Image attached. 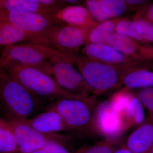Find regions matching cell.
<instances>
[{
    "label": "cell",
    "instance_id": "obj_1",
    "mask_svg": "<svg viewBox=\"0 0 153 153\" xmlns=\"http://www.w3.org/2000/svg\"><path fill=\"white\" fill-rule=\"evenodd\" d=\"M3 68L30 93L42 99L57 100L65 98L88 100L91 98L88 96L76 95L64 90L52 75L35 66L13 64Z\"/></svg>",
    "mask_w": 153,
    "mask_h": 153
},
{
    "label": "cell",
    "instance_id": "obj_2",
    "mask_svg": "<svg viewBox=\"0 0 153 153\" xmlns=\"http://www.w3.org/2000/svg\"><path fill=\"white\" fill-rule=\"evenodd\" d=\"M0 69L1 105L7 120L28 119L41 108L43 99L30 93L6 69Z\"/></svg>",
    "mask_w": 153,
    "mask_h": 153
},
{
    "label": "cell",
    "instance_id": "obj_3",
    "mask_svg": "<svg viewBox=\"0 0 153 153\" xmlns=\"http://www.w3.org/2000/svg\"><path fill=\"white\" fill-rule=\"evenodd\" d=\"M74 65L94 95H101L122 84L125 74L110 64L92 60L83 55H76Z\"/></svg>",
    "mask_w": 153,
    "mask_h": 153
},
{
    "label": "cell",
    "instance_id": "obj_4",
    "mask_svg": "<svg viewBox=\"0 0 153 153\" xmlns=\"http://www.w3.org/2000/svg\"><path fill=\"white\" fill-rule=\"evenodd\" d=\"M76 55L66 53L42 44H19L4 47L1 52V68L13 64L36 66L56 57L75 62Z\"/></svg>",
    "mask_w": 153,
    "mask_h": 153
},
{
    "label": "cell",
    "instance_id": "obj_5",
    "mask_svg": "<svg viewBox=\"0 0 153 153\" xmlns=\"http://www.w3.org/2000/svg\"><path fill=\"white\" fill-rule=\"evenodd\" d=\"M95 104L94 95L88 100L59 99L50 103L46 110L59 113L69 131L84 133L92 131V115Z\"/></svg>",
    "mask_w": 153,
    "mask_h": 153
},
{
    "label": "cell",
    "instance_id": "obj_6",
    "mask_svg": "<svg viewBox=\"0 0 153 153\" xmlns=\"http://www.w3.org/2000/svg\"><path fill=\"white\" fill-rule=\"evenodd\" d=\"M74 63L63 57H56L41 64V69L52 75L64 90L76 95L88 96L90 91L82 75L74 68Z\"/></svg>",
    "mask_w": 153,
    "mask_h": 153
},
{
    "label": "cell",
    "instance_id": "obj_7",
    "mask_svg": "<svg viewBox=\"0 0 153 153\" xmlns=\"http://www.w3.org/2000/svg\"><path fill=\"white\" fill-rule=\"evenodd\" d=\"M92 128V131L106 139H117L127 129L121 115L110 99L94 106Z\"/></svg>",
    "mask_w": 153,
    "mask_h": 153
},
{
    "label": "cell",
    "instance_id": "obj_8",
    "mask_svg": "<svg viewBox=\"0 0 153 153\" xmlns=\"http://www.w3.org/2000/svg\"><path fill=\"white\" fill-rule=\"evenodd\" d=\"M92 26L79 27L55 24L47 30L45 36L49 41V47L62 52L74 54L86 44L88 33Z\"/></svg>",
    "mask_w": 153,
    "mask_h": 153
},
{
    "label": "cell",
    "instance_id": "obj_9",
    "mask_svg": "<svg viewBox=\"0 0 153 153\" xmlns=\"http://www.w3.org/2000/svg\"><path fill=\"white\" fill-rule=\"evenodd\" d=\"M9 122L16 137L19 153H30L42 149L49 140L61 141L62 136L56 134H46L40 132L25 122V120H6Z\"/></svg>",
    "mask_w": 153,
    "mask_h": 153
},
{
    "label": "cell",
    "instance_id": "obj_10",
    "mask_svg": "<svg viewBox=\"0 0 153 153\" xmlns=\"http://www.w3.org/2000/svg\"><path fill=\"white\" fill-rule=\"evenodd\" d=\"M0 22H10L25 31L44 36L47 30L55 25L49 17L23 11H0Z\"/></svg>",
    "mask_w": 153,
    "mask_h": 153
},
{
    "label": "cell",
    "instance_id": "obj_11",
    "mask_svg": "<svg viewBox=\"0 0 153 153\" xmlns=\"http://www.w3.org/2000/svg\"><path fill=\"white\" fill-rule=\"evenodd\" d=\"M121 115L127 129L141 124L144 121V106L136 96L125 89L110 99Z\"/></svg>",
    "mask_w": 153,
    "mask_h": 153
},
{
    "label": "cell",
    "instance_id": "obj_12",
    "mask_svg": "<svg viewBox=\"0 0 153 153\" xmlns=\"http://www.w3.org/2000/svg\"><path fill=\"white\" fill-rule=\"evenodd\" d=\"M19 44H42L49 47L44 35L27 32L10 22H0V45L5 47Z\"/></svg>",
    "mask_w": 153,
    "mask_h": 153
},
{
    "label": "cell",
    "instance_id": "obj_13",
    "mask_svg": "<svg viewBox=\"0 0 153 153\" xmlns=\"http://www.w3.org/2000/svg\"><path fill=\"white\" fill-rule=\"evenodd\" d=\"M125 144L131 153H149L153 147V113L130 134Z\"/></svg>",
    "mask_w": 153,
    "mask_h": 153
},
{
    "label": "cell",
    "instance_id": "obj_14",
    "mask_svg": "<svg viewBox=\"0 0 153 153\" xmlns=\"http://www.w3.org/2000/svg\"><path fill=\"white\" fill-rule=\"evenodd\" d=\"M55 25L88 27L95 25L89 11L81 6H66L50 16Z\"/></svg>",
    "mask_w": 153,
    "mask_h": 153
},
{
    "label": "cell",
    "instance_id": "obj_15",
    "mask_svg": "<svg viewBox=\"0 0 153 153\" xmlns=\"http://www.w3.org/2000/svg\"><path fill=\"white\" fill-rule=\"evenodd\" d=\"M25 121L33 128L46 134L69 131L61 115L53 110H46Z\"/></svg>",
    "mask_w": 153,
    "mask_h": 153
},
{
    "label": "cell",
    "instance_id": "obj_16",
    "mask_svg": "<svg viewBox=\"0 0 153 153\" xmlns=\"http://www.w3.org/2000/svg\"><path fill=\"white\" fill-rule=\"evenodd\" d=\"M84 56L107 64H120L128 61V57L107 44H88L82 50Z\"/></svg>",
    "mask_w": 153,
    "mask_h": 153
},
{
    "label": "cell",
    "instance_id": "obj_17",
    "mask_svg": "<svg viewBox=\"0 0 153 153\" xmlns=\"http://www.w3.org/2000/svg\"><path fill=\"white\" fill-rule=\"evenodd\" d=\"M6 10L26 11L50 18L49 11L40 0H1L0 11Z\"/></svg>",
    "mask_w": 153,
    "mask_h": 153
},
{
    "label": "cell",
    "instance_id": "obj_18",
    "mask_svg": "<svg viewBox=\"0 0 153 153\" xmlns=\"http://www.w3.org/2000/svg\"><path fill=\"white\" fill-rule=\"evenodd\" d=\"M122 84L126 89H138L153 88V71L137 69L125 74Z\"/></svg>",
    "mask_w": 153,
    "mask_h": 153
},
{
    "label": "cell",
    "instance_id": "obj_19",
    "mask_svg": "<svg viewBox=\"0 0 153 153\" xmlns=\"http://www.w3.org/2000/svg\"><path fill=\"white\" fill-rule=\"evenodd\" d=\"M107 44L127 57L139 56L142 48L137 41L115 32Z\"/></svg>",
    "mask_w": 153,
    "mask_h": 153
},
{
    "label": "cell",
    "instance_id": "obj_20",
    "mask_svg": "<svg viewBox=\"0 0 153 153\" xmlns=\"http://www.w3.org/2000/svg\"><path fill=\"white\" fill-rule=\"evenodd\" d=\"M115 26L110 20L92 26L88 33L85 44L107 43L114 33Z\"/></svg>",
    "mask_w": 153,
    "mask_h": 153
},
{
    "label": "cell",
    "instance_id": "obj_21",
    "mask_svg": "<svg viewBox=\"0 0 153 153\" xmlns=\"http://www.w3.org/2000/svg\"><path fill=\"white\" fill-rule=\"evenodd\" d=\"M1 153H19L16 137L9 122L0 119Z\"/></svg>",
    "mask_w": 153,
    "mask_h": 153
},
{
    "label": "cell",
    "instance_id": "obj_22",
    "mask_svg": "<svg viewBox=\"0 0 153 153\" xmlns=\"http://www.w3.org/2000/svg\"><path fill=\"white\" fill-rule=\"evenodd\" d=\"M115 31L137 41L143 40L142 27L137 21L122 20L116 25Z\"/></svg>",
    "mask_w": 153,
    "mask_h": 153
},
{
    "label": "cell",
    "instance_id": "obj_23",
    "mask_svg": "<svg viewBox=\"0 0 153 153\" xmlns=\"http://www.w3.org/2000/svg\"><path fill=\"white\" fill-rule=\"evenodd\" d=\"M120 142L117 139H105L81 149L76 153H112Z\"/></svg>",
    "mask_w": 153,
    "mask_h": 153
},
{
    "label": "cell",
    "instance_id": "obj_24",
    "mask_svg": "<svg viewBox=\"0 0 153 153\" xmlns=\"http://www.w3.org/2000/svg\"><path fill=\"white\" fill-rule=\"evenodd\" d=\"M100 3L105 13L111 18L120 16L124 13L126 7L123 0H100Z\"/></svg>",
    "mask_w": 153,
    "mask_h": 153
},
{
    "label": "cell",
    "instance_id": "obj_25",
    "mask_svg": "<svg viewBox=\"0 0 153 153\" xmlns=\"http://www.w3.org/2000/svg\"><path fill=\"white\" fill-rule=\"evenodd\" d=\"M85 5L92 19L97 22L102 23L110 19L102 10L99 1L88 0L85 2Z\"/></svg>",
    "mask_w": 153,
    "mask_h": 153
},
{
    "label": "cell",
    "instance_id": "obj_26",
    "mask_svg": "<svg viewBox=\"0 0 153 153\" xmlns=\"http://www.w3.org/2000/svg\"><path fill=\"white\" fill-rule=\"evenodd\" d=\"M134 94L149 112L153 113V88L139 89Z\"/></svg>",
    "mask_w": 153,
    "mask_h": 153
},
{
    "label": "cell",
    "instance_id": "obj_27",
    "mask_svg": "<svg viewBox=\"0 0 153 153\" xmlns=\"http://www.w3.org/2000/svg\"><path fill=\"white\" fill-rule=\"evenodd\" d=\"M42 149L47 153H70L61 141L55 139L48 140Z\"/></svg>",
    "mask_w": 153,
    "mask_h": 153
},
{
    "label": "cell",
    "instance_id": "obj_28",
    "mask_svg": "<svg viewBox=\"0 0 153 153\" xmlns=\"http://www.w3.org/2000/svg\"><path fill=\"white\" fill-rule=\"evenodd\" d=\"M142 27V38L143 40L153 42V25L151 22L144 19L136 20Z\"/></svg>",
    "mask_w": 153,
    "mask_h": 153
},
{
    "label": "cell",
    "instance_id": "obj_29",
    "mask_svg": "<svg viewBox=\"0 0 153 153\" xmlns=\"http://www.w3.org/2000/svg\"><path fill=\"white\" fill-rule=\"evenodd\" d=\"M112 153H131L125 144H121L117 146Z\"/></svg>",
    "mask_w": 153,
    "mask_h": 153
},
{
    "label": "cell",
    "instance_id": "obj_30",
    "mask_svg": "<svg viewBox=\"0 0 153 153\" xmlns=\"http://www.w3.org/2000/svg\"><path fill=\"white\" fill-rule=\"evenodd\" d=\"M146 2L145 1L143 0H126V2L128 4L130 5H138L143 4Z\"/></svg>",
    "mask_w": 153,
    "mask_h": 153
},
{
    "label": "cell",
    "instance_id": "obj_31",
    "mask_svg": "<svg viewBox=\"0 0 153 153\" xmlns=\"http://www.w3.org/2000/svg\"><path fill=\"white\" fill-rule=\"evenodd\" d=\"M147 16L150 21L153 22V4L151 5L148 9Z\"/></svg>",
    "mask_w": 153,
    "mask_h": 153
},
{
    "label": "cell",
    "instance_id": "obj_32",
    "mask_svg": "<svg viewBox=\"0 0 153 153\" xmlns=\"http://www.w3.org/2000/svg\"><path fill=\"white\" fill-rule=\"evenodd\" d=\"M30 153H47L46 151L44 150L43 149H39L37 150L34 151Z\"/></svg>",
    "mask_w": 153,
    "mask_h": 153
},
{
    "label": "cell",
    "instance_id": "obj_33",
    "mask_svg": "<svg viewBox=\"0 0 153 153\" xmlns=\"http://www.w3.org/2000/svg\"><path fill=\"white\" fill-rule=\"evenodd\" d=\"M149 153H153V147L152 148V149H151Z\"/></svg>",
    "mask_w": 153,
    "mask_h": 153
}]
</instances>
